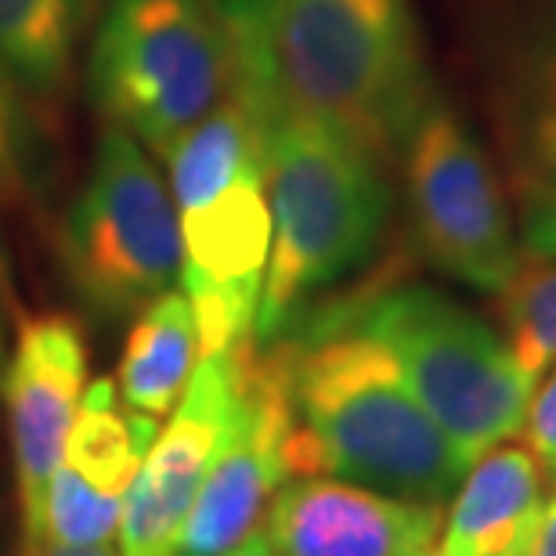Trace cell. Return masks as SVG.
Here are the masks:
<instances>
[{"label": "cell", "mask_w": 556, "mask_h": 556, "mask_svg": "<svg viewBox=\"0 0 556 556\" xmlns=\"http://www.w3.org/2000/svg\"><path fill=\"white\" fill-rule=\"evenodd\" d=\"M239 91L264 124L300 119L387 163L427 109L408 0H242L225 4Z\"/></svg>", "instance_id": "obj_1"}, {"label": "cell", "mask_w": 556, "mask_h": 556, "mask_svg": "<svg viewBox=\"0 0 556 556\" xmlns=\"http://www.w3.org/2000/svg\"><path fill=\"white\" fill-rule=\"evenodd\" d=\"M293 477H337L408 503L444 506L470 459L419 405L391 351L340 318L278 343Z\"/></svg>", "instance_id": "obj_2"}, {"label": "cell", "mask_w": 556, "mask_h": 556, "mask_svg": "<svg viewBox=\"0 0 556 556\" xmlns=\"http://www.w3.org/2000/svg\"><path fill=\"white\" fill-rule=\"evenodd\" d=\"M271 257L253 337H278L311 293L348 278L383 239V163L326 127L275 119L264 141Z\"/></svg>", "instance_id": "obj_3"}, {"label": "cell", "mask_w": 556, "mask_h": 556, "mask_svg": "<svg viewBox=\"0 0 556 556\" xmlns=\"http://www.w3.org/2000/svg\"><path fill=\"white\" fill-rule=\"evenodd\" d=\"M91 87L113 127L166 160L242 87L220 0H113L94 40Z\"/></svg>", "instance_id": "obj_4"}, {"label": "cell", "mask_w": 556, "mask_h": 556, "mask_svg": "<svg viewBox=\"0 0 556 556\" xmlns=\"http://www.w3.org/2000/svg\"><path fill=\"white\" fill-rule=\"evenodd\" d=\"M340 321L391 351L419 405L470 463L525 430L535 380L506 340L448 293L394 286Z\"/></svg>", "instance_id": "obj_5"}, {"label": "cell", "mask_w": 556, "mask_h": 556, "mask_svg": "<svg viewBox=\"0 0 556 556\" xmlns=\"http://www.w3.org/2000/svg\"><path fill=\"white\" fill-rule=\"evenodd\" d=\"M62 268L102 321L138 318L181 275V217L160 170L119 127L98 141L91 174L62 225Z\"/></svg>", "instance_id": "obj_6"}, {"label": "cell", "mask_w": 556, "mask_h": 556, "mask_svg": "<svg viewBox=\"0 0 556 556\" xmlns=\"http://www.w3.org/2000/svg\"><path fill=\"white\" fill-rule=\"evenodd\" d=\"M405 192L419 250L455 282L498 293L520 261L492 160L448 109L427 105L405 138Z\"/></svg>", "instance_id": "obj_7"}, {"label": "cell", "mask_w": 556, "mask_h": 556, "mask_svg": "<svg viewBox=\"0 0 556 556\" xmlns=\"http://www.w3.org/2000/svg\"><path fill=\"white\" fill-rule=\"evenodd\" d=\"M236 358L239 376L228 430L217 444L174 556H225L257 528L278 488L293 481V413L275 351H264L261 340L250 337L236 348Z\"/></svg>", "instance_id": "obj_8"}, {"label": "cell", "mask_w": 556, "mask_h": 556, "mask_svg": "<svg viewBox=\"0 0 556 556\" xmlns=\"http://www.w3.org/2000/svg\"><path fill=\"white\" fill-rule=\"evenodd\" d=\"M87 348L70 315H18L0 369L11 463H15L22 549L43 546L48 484L84 402Z\"/></svg>", "instance_id": "obj_9"}, {"label": "cell", "mask_w": 556, "mask_h": 556, "mask_svg": "<svg viewBox=\"0 0 556 556\" xmlns=\"http://www.w3.org/2000/svg\"><path fill=\"white\" fill-rule=\"evenodd\" d=\"M181 282L199 329V354L231 351L253 337L271 257L264 170L242 174L206 203L181 210Z\"/></svg>", "instance_id": "obj_10"}, {"label": "cell", "mask_w": 556, "mask_h": 556, "mask_svg": "<svg viewBox=\"0 0 556 556\" xmlns=\"http://www.w3.org/2000/svg\"><path fill=\"white\" fill-rule=\"evenodd\" d=\"M236 348L195 365L170 422L144 452L119 517V556H174L236 405Z\"/></svg>", "instance_id": "obj_11"}, {"label": "cell", "mask_w": 556, "mask_h": 556, "mask_svg": "<svg viewBox=\"0 0 556 556\" xmlns=\"http://www.w3.org/2000/svg\"><path fill=\"white\" fill-rule=\"evenodd\" d=\"M155 433H160L155 419L119 402L109 376L87 387L80 413L65 438L59 470L48 484V506H43L48 546H109V539L119 531L127 492Z\"/></svg>", "instance_id": "obj_12"}, {"label": "cell", "mask_w": 556, "mask_h": 556, "mask_svg": "<svg viewBox=\"0 0 556 556\" xmlns=\"http://www.w3.org/2000/svg\"><path fill=\"white\" fill-rule=\"evenodd\" d=\"M282 556H427L444 506L408 503L337 477H293L264 517Z\"/></svg>", "instance_id": "obj_13"}, {"label": "cell", "mask_w": 556, "mask_h": 556, "mask_svg": "<svg viewBox=\"0 0 556 556\" xmlns=\"http://www.w3.org/2000/svg\"><path fill=\"white\" fill-rule=\"evenodd\" d=\"M549 495V473L531 448L495 444L470 463L444 514L448 556H528Z\"/></svg>", "instance_id": "obj_14"}, {"label": "cell", "mask_w": 556, "mask_h": 556, "mask_svg": "<svg viewBox=\"0 0 556 556\" xmlns=\"http://www.w3.org/2000/svg\"><path fill=\"white\" fill-rule=\"evenodd\" d=\"M199 365V329L185 293H163L135 318L119 358V402L152 419L166 416L181 402Z\"/></svg>", "instance_id": "obj_15"}, {"label": "cell", "mask_w": 556, "mask_h": 556, "mask_svg": "<svg viewBox=\"0 0 556 556\" xmlns=\"http://www.w3.org/2000/svg\"><path fill=\"white\" fill-rule=\"evenodd\" d=\"M80 0H0V70L51 94L70 76Z\"/></svg>", "instance_id": "obj_16"}, {"label": "cell", "mask_w": 556, "mask_h": 556, "mask_svg": "<svg viewBox=\"0 0 556 556\" xmlns=\"http://www.w3.org/2000/svg\"><path fill=\"white\" fill-rule=\"evenodd\" d=\"M520 250L525 257H556V109L528 105L509 138Z\"/></svg>", "instance_id": "obj_17"}, {"label": "cell", "mask_w": 556, "mask_h": 556, "mask_svg": "<svg viewBox=\"0 0 556 556\" xmlns=\"http://www.w3.org/2000/svg\"><path fill=\"white\" fill-rule=\"evenodd\" d=\"M498 321L506 348L531 380L556 365V257H520L498 289Z\"/></svg>", "instance_id": "obj_18"}, {"label": "cell", "mask_w": 556, "mask_h": 556, "mask_svg": "<svg viewBox=\"0 0 556 556\" xmlns=\"http://www.w3.org/2000/svg\"><path fill=\"white\" fill-rule=\"evenodd\" d=\"M29 192V130L15 98V80L0 70V210L22 206Z\"/></svg>", "instance_id": "obj_19"}, {"label": "cell", "mask_w": 556, "mask_h": 556, "mask_svg": "<svg viewBox=\"0 0 556 556\" xmlns=\"http://www.w3.org/2000/svg\"><path fill=\"white\" fill-rule=\"evenodd\" d=\"M525 433H528V448L535 452L542 470L549 473V481H556V369L546 380V387L531 394Z\"/></svg>", "instance_id": "obj_20"}, {"label": "cell", "mask_w": 556, "mask_h": 556, "mask_svg": "<svg viewBox=\"0 0 556 556\" xmlns=\"http://www.w3.org/2000/svg\"><path fill=\"white\" fill-rule=\"evenodd\" d=\"M528 105H549V109H556V37L549 43H542L539 59L531 62Z\"/></svg>", "instance_id": "obj_21"}, {"label": "cell", "mask_w": 556, "mask_h": 556, "mask_svg": "<svg viewBox=\"0 0 556 556\" xmlns=\"http://www.w3.org/2000/svg\"><path fill=\"white\" fill-rule=\"evenodd\" d=\"M18 321V307H15V289H11V275L4 264V253H0V369H4L8 348H11V332H15Z\"/></svg>", "instance_id": "obj_22"}, {"label": "cell", "mask_w": 556, "mask_h": 556, "mask_svg": "<svg viewBox=\"0 0 556 556\" xmlns=\"http://www.w3.org/2000/svg\"><path fill=\"white\" fill-rule=\"evenodd\" d=\"M528 556H556V492L546 498V509H542L535 542H531Z\"/></svg>", "instance_id": "obj_23"}, {"label": "cell", "mask_w": 556, "mask_h": 556, "mask_svg": "<svg viewBox=\"0 0 556 556\" xmlns=\"http://www.w3.org/2000/svg\"><path fill=\"white\" fill-rule=\"evenodd\" d=\"M225 556H282L278 553V546L271 542L268 528H253L247 539L239 542V546H231Z\"/></svg>", "instance_id": "obj_24"}, {"label": "cell", "mask_w": 556, "mask_h": 556, "mask_svg": "<svg viewBox=\"0 0 556 556\" xmlns=\"http://www.w3.org/2000/svg\"><path fill=\"white\" fill-rule=\"evenodd\" d=\"M18 556H119V549H109V546H91V549H62V546H33V549H22Z\"/></svg>", "instance_id": "obj_25"}, {"label": "cell", "mask_w": 556, "mask_h": 556, "mask_svg": "<svg viewBox=\"0 0 556 556\" xmlns=\"http://www.w3.org/2000/svg\"><path fill=\"white\" fill-rule=\"evenodd\" d=\"M225 4H242V0H225Z\"/></svg>", "instance_id": "obj_26"}, {"label": "cell", "mask_w": 556, "mask_h": 556, "mask_svg": "<svg viewBox=\"0 0 556 556\" xmlns=\"http://www.w3.org/2000/svg\"><path fill=\"white\" fill-rule=\"evenodd\" d=\"M427 556H448V553H427Z\"/></svg>", "instance_id": "obj_27"}]
</instances>
